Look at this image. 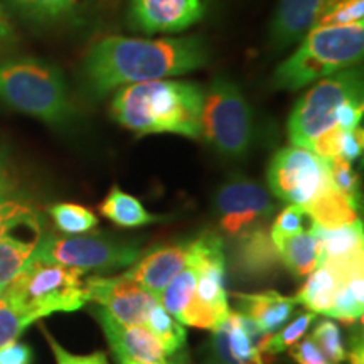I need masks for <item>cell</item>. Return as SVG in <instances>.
<instances>
[{"instance_id": "cell-33", "label": "cell", "mask_w": 364, "mask_h": 364, "mask_svg": "<svg viewBox=\"0 0 364 364\" xmlns=\"http://www.w3.org/2000/svg\"><path fill=\"white\" fill-rule=\"evenodd\" d=\"M36 322L34 317L0 295V346L19 339L22 332Z\"/></svg>"}, {"instance_id": "cell-44", "label": "cell", "mask_w": 364, "mask_h": 364, "mask_svg": "<svg viewBox=\"0 0 364 364\" xmlns=\"http://www.w3.org/2000/svg\"><path fill=\"white\" fill-rule=\"evenodd\" d=\"M17 196V179L9 169L6 159L0 156V201L12 199Z\"/></svg>"}, {"instance_id": "cell-10", "label": "cell", "mask_w": 364, "mask_h": 364, "mask_svg": "<svg viewBox=\"0 0 364 364\" xmlns=\"http://www.w3.org/2000/svg\"><path fill=\"white\" fill-rule=\"evenodd\" d=\"M267 182L280 201L306 208L331 184L329 167L312 150L292 145L272 157Z\"/></svg>"}, {"instance_id": "cell-4", "label": "cell", "mask_w": 364, "mask_h": 364, "mask_svg": "<svg viewBox=\"0 0 364 364\" xmlns=\"http://www.w3.org/2000/svg\"><path fill=\"white\" fill-rule=\"evenodd\" d=\"M0 100L48 125H65L75 113L63 71L38 58L0 63Z\"/></svg>"}, {"instance_id": "cell-13", "label": "cell", "mask_w": 364, "mask_h": 364, "mask_svg": "<svg viewBox=\"0 0 364 364\" xmlns=\"http://www.w3.org/2000/svg\"><path fill=\"white\" fill-rule=\"evenodd\" d=\"M268 334L241 312H230L225 322L213 331L211 358L216 364H270L265 351Z\"/></svg>"}, {"instance_id": "cell-27", "label": "cell", "mask_w": 364, "mask_h": 364, "mask_svg": "<svg viewBox=\"0 0 364 364\" xmlns=\"http://www.w3.org/2000/svg\"><path fill=\"white\" fill-rule=\"evenodd\" d=\"M49 216L66 236L88 235L98 226V218L88 208L75 203H56L48 208Z\"/></svg>"}, {"instance_id": "cell-39", "label": "cell", "mask_w": 364, "mask_h": 364, "mask_svg": "<svg viewBox=\"0 0 364 364\" xmlns=\"http://www.w3.org/2000/svg\"><path fill=\"white\" fill-rule=\"evenodd\" d=\"M343 129L334 127V129L327 130L326 134L318 135L316 140L311 144L309 150H312L316 156H318L324 161H332V159H339L341 150V136H343Z\"/></svg>"}, {"instance_id": "cell-45", "label": "cell", "mask_w": 364, "mask_h": 364, "mask_svg": "<svg viewBox=\"0 0 364 364\" xmlns=\"http://www.w3.org/2000/svg\"><path fill=\"white\" fill-rule=\"evenodd\" d=\"M12 38V24L9 21V16L0 6V41H9Z\"/></svg>"}, {"instance_id": "cell-26", "label": "cell", "mask_w": 364, "mask_h": 364, "mask_svg": "<svg viewBox=\"0 0 364 364\" xmlns=\"http://www.w3.org/2000/svg\"><path fill=\"white\" fill-rule=\"evenodd\" d=\"M364 272H354L348 280L341 285L338 295H336L332 307L327 311V316L338 318L343 322H358L361 321L364 311Z\"/></svg>"}, {"instance_id": "cell-12", "label": "cell", "mask_w": 364, "mask_h": 364, "mask_svg": "<svg viewBox=\"0 0 364 364\" xmlns=\"http://www.w3.org/2000/svg\"><path fill=\"white\" fill-rule=\"evenodd\" d=\"M86 295L103 307L115 321L130 326H145L159 299L130 280L125 273L117 277H91L85 280Z\"/></svg>"}, {"instance_id": "cell-32", "label": "cell", "mask_w": 364, "mask_h": 364, "mask_svg": "<svg viewBox=\"0 0 364 364\" xmlns=\"http://www.w3.org/2000/svg\"><path fill=\"white\" fill-rule=\"evenodd\" d=\"M364 0H329L316 26L364 24Z\"/></svg>"}, {"instance_id": "cell-25", "label": "cell", "mask_w": 364, "mask_h": 364, "mask_svg": "<svg viewBox=\"0 0 364 364\" xmlns=\"http://www.w3.org/2000/svg\"><path fill=\"white\" fill-rule=\"evenodd\" d=\"M39 236L22 240L9 235L0 240V289H6L31 262L34 250L38 247Z\"/></svg>"}, {"instance_id": "cell-34", "label": "cell", "mask_w": 364, "mask_h": 364, "mask_svg": "<svg viewBox=\"0 0 364 364\" xmlns=\"http://www.w3.org/2000/svg\"><path fill=\"white\" fill-rule=\"evenodd\" d=\"M307 220L309 216L306 209L302 206L289 204L285 209H282L279 215H277L275 221H273V226L270 230L272 241L275 243L277 250H279L287 240L292 238V236L300 233V231L306 230Z\"/></svg>"}, {"instance_id": "cell-48", "label": "cell", "mask_w": 364, "mask_h": 364, "mask_svg": "<svg viewBox=\"0 0 364 364\" xmlns=\"http://www.w3.org/2000/svg\"><path fill=\"white\" fill-rule=\"evenodd\" d=\"M2 292H4V289H0V295H2Z\"/></svg>"}, {"instance_id": "cell-8", "label": "cell", "mask_w": 364, "mask_h": 364, "mask_svg": "<svg viewBox=\"0 0 364 364\" xmlns=\"http://www.w3.org/2000/svg\"><path fill=\"white\" fill-rule=\"evenodd\" d=\"M188 265L198 273L196 292L179 322L199 329L215 331L230 314L225 290L226 260L220 235L206 231L188 245Z\"/></svg>"}, {"instance_id": "cell-43", "label": "cell", "mask_w": 364, "mask_h": 364, "mask_svg": "<svg viewBox=\"0 0 364 364\" xmlns=\"http://www.w3.org/2000/svg\"><path fill=\"white\" fill-rule=\"evenodd\" d=\"M363 102H348L341 105L336 113V125L343 130H356L363 120Z\"/></svg>"}, {"instance_id": "cell-31", "label": "cell", "mask_w": 364, "mask_h": 364, "mask_svg": "<svg viewBox=\"0 0 364 364\" xmlns=\"http://www.w3.org/2000/svg\"><path fill=\"white\" fill-rule=\"evenodd\" d=\"M29 228L41 233V216L29 203L12 198L0 201V240L12 235L17 228Z\"/></svg>"}, {"instance_id": "cell-21", "label": "cell", "mask_w": 364, "mask_h": 364, "mask_svg": "<svg viewBox=\"0 0 364 364\" xmlns=\"http://www.w3.org/2000/svg\"><path fill=\"white\" fill-rule=\"evenodd\" d=\"M312 228L321 247V263L363 258L364 231L361 220L338 228H321L316 225H312Z\"/></svg>"}, {"instance_id": "cell-19", "label": "cell", "mask_w": 364, "mask_h": 364, "mask_svg": "<svg viewBox=\"0 0 364 364\" xmlns=\"http://www.w3.org/2000/svg\"><path fill=\"white\" fill-rule=\"evenodd\" d=\"M188 263V245H167L139 258L125 275L159 299L167 284Z\"/></svg>"}, {"instance_id": "cell-23", "label": "cell", "mask_w": 364, "mask_h": 364, "mask_svg": "<svg viewBox=\"0 0 364 364\" xmlns=\"http://www.w3.org/2000/svg\"><path fill=\"white\" fill-rule=\"evenodd\" d=\"M98 209L107 220L120 228H139L164 220L162 216L149 213L140 199L124 193L118 186H113Z\"/></svg>"}, {"instance_id": "cell-30", "label": "cell", "mask_w": 364, "mask_h": 364, "mask_svg": "<svg viewBox=\"0 0 364 364\" xmlns=\"http://www.w3.org/2000/svg\"><path fill=\"white\" fill-rule=\"evenodd\" d=\"M27 19L36 22H59L75 14L83 0H9Z\"/></svg>"}, {"instance_id": "cell-37", "label": "cell", "mask_w": 364, "mask_h": 364, "mask_svg": "<svg viewBox=\"0 0 364 364\" xmlns=\"http://www.w3.org/2000/svg\"><path fill=\"white\" fill-rule=\"evenodd\" d=\"M327 167H329V182L332 188L359 199V177L351 164L343 159H332V161H327Z\"/></svg>"}, {"instance_id": "cell-9", "label": "cell", "mask_w": 364, "mask_h": 364, "mask_svg": "<svg viewBox=\"0 0 364 364\" xmlns=\"http://www.w3.org/2000/svg\"><path fill=\"white\" fill-rule=\"evenodd\" d=\"M140 247L129 241H118L102 235L39 236L34 260L58 263L80 273H110L127 268L139 260Z\"/></svg>"}, {"instance_id": "cell-17", "label": "cell", "mask_w": 364, "mask_h": 364, "mask_svg": "<svg viewBox=\"0 0 364 364\" xmlns=\"http://www.w3.org/2000/svg\"><path fill=\"white\" fill-rule=\"evenodd\" d=\"M329 0H279L270 22V46L280 53L300 39L316 26Z\"/></svg>"}, {"instance_id": "cell-6", "label": "cell", "mask_w": 364, "mask_h": 364, "mask_svg": "<svg viewBox=\"0 0 364 364\" xmlns=\"http://www.w3.org/2000/svg\"><path fill=\"white\" fill-rule=\"evenodd\" d=\"M201 136L223 157L241 159L255 139V113L240 85L216 76L204 91Z\"/></svg>"}, {"instance_id": "cell-1", "label": "cell", "mask_w": 364, "mask_h": 364, "mask_svg": "<svg viewBox=\"0 0 364 364\" xmlns=\"http://www.w3.org/2000/svg\"><path fill=\"white\" fill-rule=\"evenodd\" d=\"M209 48L201 36L125 38L108 36L90 48L83 59V81L91 98H103L122 86L166 80L201 70Z\"/></svg>"}, {"instance_id": "cell-35", "label": "cell", "mask_w": 364, "mask_h": 364, "mask_svg": "<svg viewBox=\"0 0 364 364\" xmlns=\"http://www.w3.org/2000/svg\"><path fill=\"white\" fill-rule=\"evenodd\" d=\"M314 318H316V314L314 312L300 314L295 321L290 322L289 326H285L280 332L268 336L265 343V351L270 354V356H275V354L284 353L287 349L292 348V346L306 334V331L311 327Z\"/></svg>"}, {"instance_id": "cell-47", "label": "cell", "mask_w": 364, "mask_h": 364, "mask_svg": "<svg viewBox=\"0 0 364 364\" xmlns=\"http://www.w3.org/2000/svg\"><path fill=\"white\" fill-rule=\"evenodd\" d=\"M118 364H154V363H144V361H135V359L130 358H117Z\"/></svg>"}, {"instance_id": "cell-7", "label": "cell", "mask_w": 364, "mask_h": 364, "mask_svg": "<svg viewBox=\"0 0 364 364\" xmlns=\"http://www.w3.org/2000/svg\"><path fill=\"white\" fill-rule=\"evenodd\" d=\"M348 102H363V75L358 65L316 81L297 100L289 117L290 142L297 147H311L318 135L338 127L336 113Z\"/></svg>"}, {"instance_id": "cell-5", "label": "cell", "mask_w": 364, "mask_h": 364, "mask_svg": "<svg viewBox=\"0 0 364 364\" xmlns=\"http://www.w3.org/2000/svg\"><path fill=\"white\" fill-rule=\"evenodd\" d=\"M2 295L36 321L58 312H76L88 302L83 273L34 258Z\"/></svg>"}, {"instance_id": "cell-29", "label": "cell", "mask_w": 364, "mask_h": 364, "mask_svg": "<svg viewBox=\"0 0 364 364\" xmlns=\"http://www.w3.org/2000/svg\"><path fill=\"white\" fill-rule=\"evenodd\" d=\"M145 327L156 336L166 354H174L186 344V329L177 318L166 312L161 302L149 314Z\"/></svg>"}, {"instance_id": "cell-15", "label": "cell", "mask_w": 364, "mask_h": 364, "mask_svg": "<svg viewBox=\"0 0 364 364\" xmlns=\"http://www.w3.org/2000/svg\"><path fill=\"white\" fill-rule=\"evenodd\" d=\"M280 263L279 250L265 226H253L238 235L231 255V270L240 280L257 284L272 279Z\"/></svg>"}, {"instance_id": "cell-14", "label": "cell", "mask_w": 364, "mask_h": 364, "mask_svg": "<svg viewBox=\"0 0 364 364\" xmlns=\"http://www.w3.org/2000/svg\"><path fill=\"white\" fill-rule=\"evenodd\" d=\"M209 0H132L129 27L145 34H179L208 14Z\"/></svg>"}, {"instance_id": "cell-20", "label": "cell", "mask_w": 364, "mask_h": 364, "mask_svg": "<svg viewBox=\"0 0 364 364\" xmlns=\"http://www.w3.org/2000/svg\"><path fill=\"white\" fill-rule=\"evenodd\" d=\"M240 312L257 324L263 334H273L284 327L294 316L297 302L275 290L262 294H235Z\"/></svg>"}, {"instance_id": "cell-28", "label": "cell", "mask_w": 364, "mask_h": 364, "mask_svg": "<svg viewBox=\"0 0 364 364\" xmlns=\"http://www.w3.org/2000/svg\"><path fill=\"white\" fill-rule=\"evenodd\" d=\"M196 284H198V273L186 263V267L162 290L159 302L166 309L167 314H171L172 317L179 321L182 312L186 311V307L194 297Z\"/></svg>"}, {"instance_id": "cell-40", "label": "cell", "mask_w": 364, "mask_h": 364, "mask_svg": "<svg viewBox=\"0 0 364 364\" xmlns=\"http://www.w3.org/2000/svg\"><path fill=\"white\" fill-rule=\"evenodd\" d=\"M290 356L297 364H334L326 358V354L318 349V346L311 338L297 341L290 348Z\"/></svg>"}, {"instance_id": "cell-42", "label": "cell", "mask_w": 364, "mask_h": 364, "mask_svg": "<svg viewBox=\"0 0 364 364\" xmlns=\"http://www.w3.org/2000/svg\"><path fill=\"white\" fill-rule=\"evenodd\" d=\"M363 154V130H344L341 136V150L339 159L353 164L356 162Z\"/></svg>"}, {"instance_id": "cell-41", "label": "cell", "mask_w": 364, "mask_h": 364, "mask_svg": "<svg viewBox=\"0 0 364 364\" xmlns=\"http://www.w3.org/2000/svg\"><path fill=\"white\" fill-rule=\"evenodd\" d=\"M0 364H33V349L19 339L0 346Z\"/></svg>"}, {"instance_id": "cell-22", "label": "cell", "mask_w": 364, "mask_h": 364, "mask_svg": "<svg viewBox=\"0 0 364 364\" xmlns=\"http://www.w3.org/2000/svg\"><path fill=\"white\" fill-rule=\"evenodd\" d=\"M304 209H306L312 225L321 228H338L359 220L358 199L341 193L331 184Z\"/></svg>"}, {"instance_id": "cell-18", "label": "cell", "mask_w": 364, "mask_h": 364, "mask_svg": "<svg viewBox=\"0 0 364 364\" xmlns=\"http://www.w3.org/2000/svg\"><path fill=\"white\" fill-rule=\"evenodd\" d=\"M363 260L364 258L349 262H322L316 270L309 273V279L299 290L295 302L306 306L314 314H327L341 285L354 272L363 270Z\"/></svg>"}, {"instance_id": "cell-3", "label": "cell", "mask_w": 364, "mask_h": 364, "mask_svg": "<svg viewBox=\"0 0 364 364\" xmlns=\"http://www.w3.org/2000/svg\"><path fill=\"white\" fill-rule=\"evenodd\" d=\"M364 24L314 26L299 48L273 73L275 90L297 91L361 63Z\"/></svg>"}, {"instance_id": "cell-38", "label": "cell", "mask_w": 364, "mask_h": 364, "mask_svg": "<svg viewBox=\"0 0 364 364\" xmlns=\"http://www.w3.org/2000/svg\"><path fill=\"white\" fill-rule=\"evenodd\" d=\"M43 334L49 346H51V351L56 359V364H110L108 358L105 353H93V354H85V356H78V354H73L68 349L63 348L56 339L53 338V334L49 331L43 329Z\"/></svg>"}, {"instance_id": "cell-2", "label": "cell", "mask_w": 364, "mask_h": 364, "mask_svg": "<svg viewBox=\"0 0 364 364\" xmlns=\"http://www.w3.org/2000/svg\"><path fill=\"white\" fill-rule=\"evenodd\" d=\"M204 90L193 81L156 80L115 90L110 115L136 135L174 134L201 139Z\"/></svg>"}, {"instance_id": "cell-46", "label": "cell", "mask_w": 364, "mask_h": 364, "mask_svg": "<svg viewBox=\"0 0 364 364\" xmlns=\"http://www.w3.org/2000/svg\"><path fill=\"white\" fill-rule=\"evenodd\" d=\"M349 361L351 364H364V348L363 339H354L351 346V354H349Z\"/></svg>"}, {"instance_id": "cell-16", "label": "cell", "mask_w": 364, "mask_h": 364, "mask_svg": "<svg viewBox=\"0 0 364 364\" xmlns=\"http://www.w3.org/2000/svg\"><path fill=\"white\" fill-rule=\"evenodd\" d=\"M95 314L117 358H130L135 361L154 364H171L167 361V354L161 343L145 326L122 324L103 307L97 309Z\"/></svg>"}, {"instance_id": "cell-11", "label": "cell", "mask_w": 364, "mask_h": 364, "mask_svg": "<svg viewBox=\"0 0 364 364\" xmlns=\"http://www.w3.org/2000/svg\"><path fill=\"white\" fill-rule=\"evenodd\" d=\"M215 209L226 235L238 236L263 225L277 211L272 196L262 184L243 176L228 179L215 194Z\"/></svg>"}, {"instance_id": "cell-24", "label": "cell", "mask_w": 364, "mask_h": 364, "mask_svg": "<svg viewBox=\"0 0 364 364\" xmlns=\"http://www.w3.org/2000/svg\"><path fill=\"white\" fill-rule=\"evenodd\" d=\"M279 253L282 263L299 279H304L316 270L321 263V247L312 225L309 230L287 240L279 248Z\"/></svg>"}, {"instance_id": "cell-36", "label": "cell", "mask_w": 364, "mask_h": 364, "mask_svg": "<svg viewBox=\"0 0 364 364\" xmlns=\"http://www.w3.org/2000/svg\"><path fill=\"white\" fill-rule=\"evenodd\" d=\"M311 339L318 346L322 353L331 363L341 364L346 359V346L343 341V332L339 326L332 321L318 322L314 329Z\"/></svg>"}]
</instances>
